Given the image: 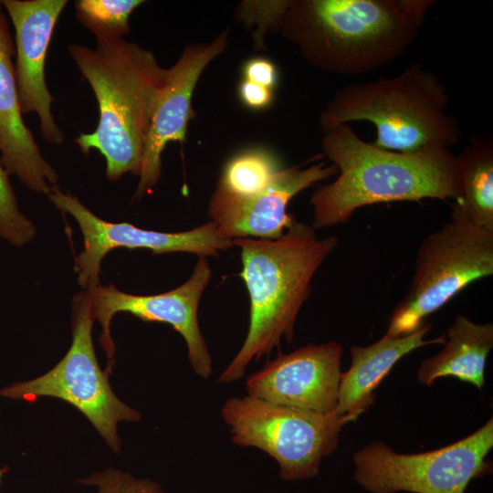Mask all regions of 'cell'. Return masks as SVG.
Instances as JSON below:
<instances>
[{
  "mask_svg": "<svg viewBox=\"0 0 493 493\" xmlns=\"http://www.w3.org/2000/svg\"><path fill=\"white\" fill-rule=\"evenodd\" d=\"M321 147L338 176L310 197L315 230L345 224L370 205L423 199L456 202L461 196L457 155L450 149L384 150L362 140L349 123L323 131Z\"/></svg>",
  "mask_w": 493,
  "mask_h": 493,
  "instance_id": "6da1fadb",
  "label": "cell"
},
{
  "mask_svg": "<svg viewBox=\"0 0 493 493\" xmlns=\"http://www.w3.org/2000/svg\"><path fill=\"white\" fill-rule=\"evenodd\" d=\"M212 269L205 257H199L191 277L181 286L156 295L125 293L112 285H98L88 290L94 320L102 331L100 341L106 352L108 366L112 372L115 365V345L110 333V322L119 312L131 313L143 321L171 325L183 336L187 346L189 362L198 376L208 379L213 372V361L198 323V306L210 282Z\"/></svg>",
  "mask_w": 493,
  "mask_h": 493,
  "instance_id": "30bf717a",
  "label": "cell"
},
{
  "mask_svg": "<svg viewBox=\"0 0 493 493\" xmlns=\"http://www.w3.org/2000/svg\"><path fill=\"white\" fill-rule=\"evenodd\" d=\"M461 196L452 205L450 220L493 230V141L474 133L457 155Z\"/></svg>",
  "mask_w": 493,
  "mask_h": 493,
  "instance_id": "d6986e66",
  "label": "cell"
},
{
  "mask_svg": "<svg viewBox=\"0 0 493 493\" xmlns=\"http://www.w3.org/2000/svg\"><path fill=\"white\" fill-rule=\"evenodd\" d=\"M281 169L278 158L269 151L246 149L226 163L216 188L237 197L254 196L265 191Z\"/></svg>",
  "mask_w": 493,
  "mask_h": 493,
  "instance_id": "ffe728a7",
  "label": "cell"
},
{
  "mask_svg": "<svg viewBox=\"0 0 493 493\" xmlns=\"http://www.w3.org/2000/svg\"><path fill=\"white\" fill-rule=\"evenodd\" d=\"M47 197L57 208L70 214L79 226L84 248L76 257L75 271L78 284L85 290L100 285L101 260L117 247L146 248L153 254L186 252L206 257H216L220 251L232 246L231 240L225 237L212 221L184 232L146 230L130 223L103 220L89 210L77 196L63 193L58 187Z\"/></svg>",
  "mask_w": 493,
  "mask_h": 493,
  "instance_id": "8fae6325",
  "label": "cell"
},
{
  "mask_svg": "<svg viewBox=\"0 0 493 493\" xmlns=\"http://www.w3.org/2000/svg\"><path fill=\"white\" fill-rule=\"evenodd\" d=\"M78 482L95 487L97 493H164L156 481L135 477L130 473L112 467L92 473Z\"/></svg>",
  "mask_w": 493,
  "mask_h": 493,
  "instance_id": "cb8c5ba5",
  "label": "cell"
},
{
  "mask_svg": "<svg viewBox=\"0 0 493 493\" xmlns=\"http://www.w3.org/2000/svg\"><path fill=\"white\" fill-rule=\"evenodd\" d=\"M9 468L7 466H5L3 467L0 468V485H1V482H2V478L8 472Z\"/></svg>",
  "mask_w": 493,
  "mask_h": 493,
  "instance_id": "4316f807",
  "label": "cell"
},
{
  "mask_svg": "<svg viewBox=\"0 0 493 493\" xmlns=\"http://www.w3.org/2000/svg\"><path fill=\"white\" fill-rule=\"evenodd\" d=\"M493 418L471 435L439 449L399 454L382 441L352 456L357 483L371 493H465L471 480L489 471Z\"/></svg>",
  "mask_w": 493,
  "mask_h": 493,
  "instance_id": "9c48e42d",
  "label": "cell"
},
{
  "mask_svg": "<svg viewBox=\"0 0 493 493\" xmlns=\"http://www.w3.org/2000/svg\"><path fill=\"white\" fill-rule=\"evenodd\" d=\"M291 4V0L244 1L238 6L236 16L246 25L256 24L253 36L256 48L262 47L264 36L268 28H278Z\"/></svg>",
  "mask_w": 493,
  "mask_h": 493,
  "instance_id": "603a6c76",
  "label": "cell"
},
{
  "mask_svg": "<svg viewBox=\"0 0 493 493\" xmlns=\"http://www.w3.org/2000/svg\"><path fill=\"white\" fill-rule=\"evenodd\" d=\"M430 329V324H423L407 335L389 337L384 334L371 345H352L351 366L341 374L335 412L355 422L374 404L375 389L401 358L425 345L445 344L446 335L425 340Z\"/></svg>",
  "mask_w": 493,
  "mask_h": 493,
  "instance_id": "e0dca14e",
  "label": "cell"
},
{
  "mask_svg": "<svg viewBox=\"0 0 493 493\" xmlns=\"http://www.w3.org/2000/svg\"><path fill=\"white\" fill-rule=\"evenodd\" d=\"M419 28L401 0H291L279 31L312 67L360 75L402 57Z\"/></svg>",
  "mask_w": 493,
  "mask_h": 493,
  "instance_id": "277c9868",
  "label": "cell"
},
{
  "mask_svg": "<svg viewBox=\"0 0 493 493\" xmlns=\"http://www.w3.org/2000/svg\"><path fill=\"white\" fill-rule=\"evenodd\" d=\"M37 229L19 209L9 174L0 159V237L21 246L31 241Z\"/></svg>",
  "mask_w": 493,
  "mask_h": 493,
  "instance_id": "7402d4cb",
  "label": "cell"
},
{
  "mask_svg": "<svg viewBox=\"0 0 493 493\" xmlns=\"http://www.w3.org/2000/svg\"><path fill=\"white\" fill-rule=\"evenodd\" d=\"M449 93L434 72L414 63L390 78L349 84L335 92L320 113L322 131L351 121L372 122V143L399 152L450 149L463 136L448 112Z\"/></svg>",
  "mask_w": 493,
  "mask_h": 493,
  "instance_id": "5b68a950",
  "label": "cell"
},
{
  "mask_svg": "<svg viewBox=\"0 0 493 493\" xmlns=\"http://www.w3.org/2000/svg\"><path fill=\"white\" fill-rule=\"evenodd\" d=\"M142 0H79L75 2L77 18L97 39L115 40L129 34L131 12Z\"/></svg>",
  "mask_w": 493,
  "mask_h": 493,
  "instance_id": "44dd1931",
  "label": "cell"
},
{
  "mask_svg": "<svg viewBox=\"0 0 493 493\" xmlns=\"http://www.w3.org/2000/svg\"><path fill=\"white\" fill-rule=\"evenodd\" d=\"M68 51L96 96L99 122L75 139L84 153L98 150L109 180L139 176L144 144L158 94L167 76L155 56L123 38L97 39L95 48L73 44Z\"/></svg>",
  "mask_w": 493,
  "mask_h": 493,
  "instance_id": "3957f363",
  "label": "cell"
},
{
  "mask_svg": "<svg viewBox=\"0 0 493 493\" xmlns=\"http://www.w3.org/2000/svg\"><path fill=\"white\" fill-rule=\"evenodd\" d=\"M492 274L493 230L453 220L444 224L421 242L411 285L394 308L385 335L415 331L463 288Z\"/></svg>",
  "mask_w": 493,
  "mask_h": 493,
  "instance_id": "ba28073f",
  "label": "cell"
},
{
  "mask_svg": "<svg viewBox=\"0 0 493 493\" xmlns=\"http://www.w3.org/2000/svg\"><path fill=\"white\" fill-rule=\"evenodd\" d=\"M243 79L275 89L278 73L276 65L269 59L256 57L246 60L242 67Z\"/></svg>",
  "mask_w": 493,
  "mask_h": 493,
  "instance_id": "d4e9b609",
  "label": "cell"
},
{
  "mask_svg": "<svg viewBox=\"0 0 493 493\" xmlns=\"http://www.w3.org/2000/svg\"><path fill=\"white\" fill-rule=\"evenodd\" d=\"M231 242L240 248L239 275L249 295L250 320L246 337L220 374L219 383L243 378L250 362L279 347L282 338L288 343L293 341L312 278L337 246L338 238H320L312 226L295 220L278 238L237 237Z\"/></svg>",
  "mask_w": 493,
  "mask_h": 493,
  "instance_id": "7a4b0ae2",
  "label": "cell"
},
{
  "mask_svg": "<svg viewBox=\"0 0 493 493\" xmlns=\"http://www.w3.org/2000/svg\"><path fill=\"white\" fill-rule=\"evenodd\" d=\"M227 42L228 34L224 31L211 42L190 44L167 68L166 80L153 107L134 199L142 198L159 181L162 152L166 145L185 141L188 122L194 114L192 97L197 81L207 65L226 49Z\"/></svg>",
  "mask_w": 493,
  "mask_h": 493,
  "instance_id": "4fadbf2b",
  "label": "cell"
},
{
  "mask_svg": "<svg viewBox=\"0 0 493 493\" xmlns=\"http://www.w3.org/2000/svg\"><path fill=\"white\" fill-rule=\"evenodd\" d=\"M94 318L89 293L75 296L72 310V342L65 356L48 372L0 390V396L34 403L54 397L73 405L95 427L108 446L121 452L118 424L138 422L141 414L113 392L109 374L99 365L92 341Z\"/></svg>",
  "mask_w": 493,
  "mask_h": 493,
  "instance_id": "52a82bcc",
  "label": "cell"
},
{
  "mask_svg": "<svg viewBox=\"0 0 493 493\" xmlns=\"http://www.w3.org/2000/svg\"><path fill=\"white\" fill-rule=\"evenodd\" d=\"M238 97L247 108L261 110L268 108L274 100V89L243 79L238 85Z\"/></svg>",
  "mask_w": 493,
  "mask_h": 493,
  "instance_id": "484cf974",
  "label": "cell"
},
{
  "mask_svg": "<svg viewBox=\"0 0 493 493\" xmlns=\"http://www.w3.org/2000/svg\"><path fill=\"white\" fill-rule=\"evenodd\" d=\"M15 55L0 1V159L9 175L18 177L30 190L47 195L58 187V176L24 123L12 61Z\"/></svg>",
  "mask_w": 493,
  "mask_h": 493,
  "instance_id": "2e32d148",
  "label": "cell"
},
{
  "mask_svg": "<svg viewBox=\"0 0 493 493\" xmlns=\"http://www.w3.org/2000/svg\"><path fill=\"white\" fill-rule=\"evenodd\" d=\"M342 351L341 343L329 341L279 354L247 378V395L319 413L334 412Z\"/></svg>",
  "mask_w": 493,
  "mask_h": 493,
  "instance_id": "7c38bea8",
  "label": "cell"
},
{
  "mask_svg": "<svg viewBox=\"0 0 493 493\" xmlns=\"http://www.w3.org/2000/svg\"><path fill=\"white\" fill-rule=\"evenodd\" d=\"M15 28V73L21 112H36L43 138L64 142L63 131L51 112L54 98L45 79V62L58 19L67 0H2Z\"/></svg>",
  "mask_w": 493,
  "mask_h": 493,
  "instance_id": "5bb4252c",
  "label": "cell"
},
{
  "mask_svg": "<svg viewBox=\"0 0 493 493\" xmlns=\"http://www.w3.org/2000/svg\"><path fill=\"white\" fill-rule=\"evenodd\" d=\"M492 347V323H476L457 314L446 331L444 349L420 363L417 381L430 387L439 378L453 376L482 390L486 360Z\"/></svg>",
  "mask_w": 493,
  "mask_h": 493,
  "instance_id": "ac0fdd59",
  "label": "cell"
},
{
  "mask_svg": "<svg viewBox=\"0 0 493 493\" xmlns=\"http://www.w3.org/2000/svg\"><path fill=\"white\" fill-rule=\"evenodd\" d=\"M221 415L232 442L269 455L285 481L317 476L323 457L336 450L340 433L351 422L335 411L319 413L248 395L226 400Z\"/></svg>",
  "mask_w": 493,
  "mask_h": 493,
  "instance_id": "8992f818",
  "label": "cell"
},
{
  "mask_svg": "<svg viewBox=\"0 0 493 493\" xmlns=\"http://www.w3.org/2000/svg\"><path fill=\"white\" fill-rule=\"evenodd\" d=\"M338 173L337 167L325 163L282 168L273 183L262 193L237 197L215 187L208 215L220 233L229 240L237 237L275 239L295 222L287 213L289 201L314 184Z\"/></svg>",
  "mask_w": 493,
  "mask_h": 493,
  "instance_id": "9a60e30c",
  "label": "cell"
}]
</instances>
